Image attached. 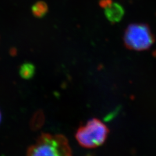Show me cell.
<instances>
[{
  "label": "cell",
  "instance_id": "52a82bcc",
  "mask_svg": "<svg viewBox=\"0 0 156 156\" xmlns=\"http://www.w3.org/2000/svg\"><path fill=\"white\" fill-rule=\"evenodd\" d=\"M1 112H0V122H1Z\"/></svg>",
  "mask_w": 156,
  "mask_h": 156
},
{
  "label": "cell",
  "instance_id": "8992f818",
  "mask_svg": "<svg viewBox=\"0 0 156 156\" xmlns=\"http://www.w3.org/2000/svg\"><path fill=\"white\" fill-rule=\"evenodd\" d=\"M35 73V67L31 63H24L20 68L19 73L23 79H29L32 78Z\"/></svg>",
  "mask_w": 156,
  "mask_h": 156
},
{
  "label": "cell",
  "instance_id": "7a4b0ae2",
  "mask_svg": "<svg viewBox=\"0 0 156 156\" xmlns=\"http://www.w3.org/2000/svg\"><path fill=\"white\" fill-rule=\"evenodd\" d=\"M109 133L105 124L98 119L93 118L78 128L75 138L81 146L93 149L104 144Z\"/></svg>",
  "mask_w": 156,
  "mask_h": 156
},
{
  "label": "cell",
  "instance_id": "3957f363",
  "mask_svg": "<svg viewBox=\"0 0 156 156\" xmlns=\"http://www.w3.org/2000/svg\"><path fill=\"white\" fill-rule=\"evenodd\" d=\"M124 42L130 50L144 51L154 44V37L150 27L144 23H133L125 30Z\"/></svg>",
  "mask_w": 156,
  "mask_h": 156
},
{
  "label": "cell",
  "instance_id": "6da1fadb",
  "mask_svg": "<svg viewBox=\"0 0 156 156\" xmlns=\"http://www.w3.org/2000/svg\"><path fill=\"white\" fill-rule=\"evenodd\" d=\"M27 156H73V152L65 136L42 133L28 147Z\"/></svg>",
  "mask_w": 156,
  "mask_h": 156
},
{
  "label": "cell",
  "instance_id": "277c9868",
  "mask_svg": "<svg viewBox=\"0 0 156 156\" xmlns=\"http://www.w3.org/2000/svg\"><path fill=\"white\" fill-rule=\"evenodd\" d=\"M101 6L104 9L106 19L112 23L120 22L124 16V9L118 2H113L112 0H102Z\"/></svg>",
  "mask_w": 156,
  "mask_h": 156
},
{
  "label": "cell",
  "instance_id": "5b68a950",
  "mask_svg": "<svg viewBox=\"0 0 156 156\" xmlns=\"http://www.w3.org/2000/svg\"><path fill=\"white\" fill-rule=\"evenodd\" d=\"M48 11V6L44 1H38L32 6V13L35 17L40 18L44 16Z\"/></svg>",
  "mask_w": 156,
  "mask_h": 156
}]
</instances>
